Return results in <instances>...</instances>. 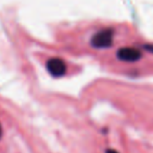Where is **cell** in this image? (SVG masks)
<instances>
[{
    "mask_svg": "<svg viewBox=\"0 0 153 153\" xmlns=\"http://www.w3.org/2000/svg\"><path fill=\"white\" fill-rule=\"evenodd\" d=\"M112 39H114L112 30L105 29V30H102V31L97 32L96 35H93V37L91 39V44L94 48H108L112 44Z\"/></svg>",
    "mask_w": 153,
    "mask_h": 153,
    "instance_id": "6da1fadb",
    "label": "cell"
},
{
    "mask_svg": "<svg viewBox=\"0 0 153 153\" xmlns=\"http://www.w3.org/2000/svg\"><path fill=\"white\" fill-rule=\"evenodd\" d=\"M47 69L53 76H62L67 71V66L63 60L53 57L47 61Z\"/></svg>",
    "mask_w": 153,
    "mask_h": 153,
    "instance_id": "7a4b0ae2",
    "label": "cell"
},
{
    "mask_svg": "<svg viewBox=\"0 0 153 153\" xmlns=\"http://www.w3.org/2000/svg\"><path fill=\"white\" fill-rule=\"evenodd\" d=\"M117 57L121 61H126V62H134L137 61L141 57V51L136 48H131V47H127V48H121L117 51Z\"/></svg>",
    "mask_w": 153,
    "mask_h": 153,
    "instance_id": "3957f363",
    "label": "cell"
},
{
    "mask_svg": "<svg viewBox=\"0 0 153 153\" xmlns=\"http://www.w3.org/2000/svg\"><path fill=\"white\" fill-rule=\"evenodd\" d=\"M105 153H117L115 149H106V152Z\"/></svg>",
    "mask_w": 153,
    "mask_h": 153,
    "instance_id": "277c9868",
    "label": "cell"
},
{
    "mask_svg": "<svg viewBox=\"0 0 153 153\" xmlns=\"http://www.w3.org/2000/svg\"><path fill=\"white\" fill-rule=\"evenodd\" d=\"M1 134H2V128H1V124H0V137H1Z\"/></svg>",
    "mask_w": 153,
    "mask_h": 153,
    "instance_id": "5b68a950",
    "label": "cell"
}]
</instances>
